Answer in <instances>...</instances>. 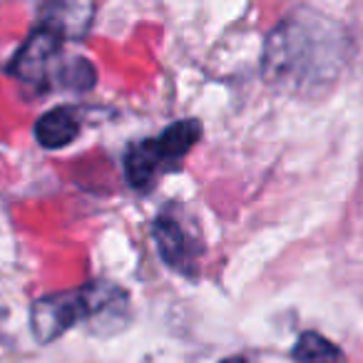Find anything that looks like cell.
Listing matches in <instances>:
<instances>
[{"label":"cell","mask_w":363,"mask_h":363,"mask_svg":"<svg viewBox=\"0 0 363 363\" xmlns=\"http://www.w3.org/2000/svg\"><path fill=\"white\" fill-rule=\"evenodd\" d=\"M348 38L338 23L298 11L272 30L264 48V77L289 92H321L341 75Z\"/></svg>","instance_id":"1"},{"label":"cell","mask_w":363,"mask_h":363,"mask_svg":"<svg viewBox=\"0 0 363 363\" xmlns=\"http://www.w3.org/2000/svg\"><path fill=\"white\" fill-rule=\"evenodd\" d=\"M11 75L35 90L65 87V90H90L95 85V67L85 57H67L62 52V38L48 28H38L28 43L16 52Z\"/></svg>","instance_id":"2"},{"label":"cell","mask_w":363,"mask_h":363,"mask_svg":"<svg viewBox=\"0 0 363 363\" xmlns=\"http://www.w3.org/2000/svg\"><path fill=\"white\" fill-rule=\"evenodd\" d=\"M202 137V125L197 120H182L169 125L160 137L135 145L125 157V174L135 189H147L164 172H172L187 152Z\"/></svg>","instance_id":"3"},{"label":"cell","mask_w":363,"mask_h":363,"mask_svg":"<svg viewBox=\"0 0 363 363\" xmlns=\"http://www.w3.org/2000/svg\"><path fill=\"white\" fill-rule=\"evenodd\" d=\"M92 303L90 291L77 289V291L50 294V296L38 298L30 306V328L38 343H52L70 331L75 323L90 321Z\"/></svg>","instance_id":"4"},{"label":"cell","mask_w":363,"mask_h":363,"mask_svg":"<svg viewBox=\"0 0 363 363\" xmlns=\"http://www.w3.org/2000/svg\"><path fill=\"white\" fill-rule=\"evenodd\" d=\"M95 3L92 0H45L40 8L43 26L62 40H77L90 30Z\"/></svg>","instance_id":"5"},{"label":"cell","mask_w":363,"mask_h":363,"mask_svg":"<svg viewBox=\"0 0 363 363\" xmlns=\"http://www.w3.org/2000/svg\"><path fill=\"white\" fill-rule=\"evenodd\" d=\"M155 244L160 249V257L169 264L172 269L184 274H194V259H197V244L184 232L177 219L160 217L152 227Z\"/></svg>","instance_id":"6"},{"label":"cell","mask_w":363,"mask_h":363,"mask_svg":"<svg viewBox=\"0 0 363 363\" xmlns=\"http://www.w3.org/2000/svg\"><path fill=\"white\" fill-rule=\"evenodd\" d=\"M80 135V115L72 107H52L35 122V140L45 150H62Z\"/></svg>","instance_id":"7"},{"label":"cell","mask_w":363,"mask_h":363,"mask_svg":"<svg viewBox=\"0 0 363 363\" xmlns=\"http://www.w3.org/2000/svg\"><path fill=\"white\" fill-rule=\"evenodd\" d=\"M296 363H343L346 356L333 341L316 331H303L291 351Z\"/></svg>","instance_id":"8"},{"label":"cell","mask_w":363,"mask_h":363,"mask_svg":"<svg viewBox=\"0 0 363 363\" xmlns=\"http://www.w3.org/2000/svg\"><path fill=\"white\" fill-rule=\"evenodd\" d=\"M222 363H247V358H242V356H234V358H224Z\"/></svg>","instance_id":"9"}]
</instances>
